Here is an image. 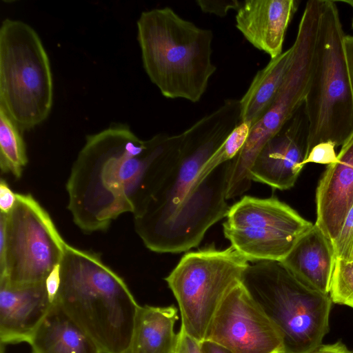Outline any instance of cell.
I'll return each instance as SVG.
<instances>
[{"label":"cell","mask_w":353,"mask_h":353,"mask_svg":"<svg viewBox=\"0 0 353 353\" xmlns=\"http://www.w3.org/2000/svg\"><path fill=\"white\" fill-rule=\"evenodd\" d=\"M202 353H232L223 346L205 340L201 343Z\"/></svg>","instance_id":"cell-32"},{"label":"cell","mask_w":353,"mask_h":353,"mask_svg":"<svg viewBox=\"0 0 353 353\" xmlns=\"http://www.w3.org/2000/svg\"><path fill=\"white\" fill-rule=\"evenodd\" d=\"M332 243L336 259L353 261V206Z\"/></svg>","instance_id":"cell-24"},{"label":"cell","mask_w":353,"mask_h":353,"mask_svg":"<svg viewBox=\"0 0 353 353\" xmlns=\"http://www.w3.org/2000/svg\"><path fill=\"white\" fill-rule=\"evenodd\" d=\"M297 8L295 0H246L236 10V27L254 48L274 59L283 52L286 30Z\"/></svg>","instance_id":"cell-16"},{"label":"cell","mask_w":353,"mask_h":353,"mask_svg":"<svg viewBox=\"0 0 353 353\" xmlns=\"http://www.w3.org/2000/svg\"><path fill=\"white\" fill-rule=\"evenodd\" d=\"M316 205L315 224L333 241L353 206V134L319 180Z\"/></svg>","instance_id":"cell-14"},{"label":"cell","mask_w":353,"mask_h":353,"mask_svg":"<svg viewBox=\"0 0 353 353\" xmlns=\"http://www.w3.org/2000/svg\"><path fill=\"white\" fill-rule=\"evenodd\" d=\"M174 353H202L201 343L181 327L177 333Z\"/></svg>","instance_id":"cell-27"},{"label":"cell","mask_w":353,"mask_h":353,"mask_svg":"<svg viewBox=\"0 0 353 353\" xmlns=\"http://www.w3.org/2000/svg\"><path fill=\"white\" fill-rule=\"evenodd\" d=\"M292 46V61L274 101L250 128L243 147L230 161L228 200L241 196L250 188L253 181L250 170L259 152L305 103L310 84L315 39L301 33Z\"/></svg>","instance_id":"cell-11"},{"label":"cell","mask_w":353,"mask_h":353,"mask_svg":"<svg viewBox=\"0 0 353 353\" xmlns=\"http://www.w3.org/2000/svg\"><path fill=\"white\" fill-rule=\"evenodd\" d=\"M225 217V237L252 263L283 261L314 225L274 196H244L230 206Z\"/></svg>","instance_id":"cell-10"},{"label":"cell","mask_w":353,"mask_h":353,"mask_svg":"<svg viewBox=\"0 0 353 353\" xmlns=\"http://www.w3.org/2000/svg\"><path fill=\"white\" fill-rule=\"evenodd\" d=\"M196 2L202 12L214 14L221 17H225L230 10H237L242 3V1L236 0H196Z\"/></svg>","instance_id":"cell-26"},{"label":"cell","mask_w":353,"mask_h":353,"mask_svg":"<svg viewBox=\"0 0 353 353\" xmlns=\"http://www.w3.org/2000/svg\"><path fill=\"white\" fill-rule=\"evenodd\" d=\"M344 37L335 1L321 0L310 84L303 105L308 123L307 154L321 142L343 145L353 134V94Z\"/></svg>","instance_id":"cell-5"},{"label":"cell","mask_w":353,"mask_h":353,"mask_svg":"<svg viewBox=\"0 0 353 353\" xmlns=\"http://www.w3.org/2000/svg\"><path fill=\"white\" fill-rule=\"evenodd\" d=\"M307 137L303 105L261 150L250 170L252 181L281 190L292 188L305 166Z\"/></svg>","instance_id":"cell-13"},{"label":"cell","mask_w":353,"mask_h":353,"mask_svg":"<svg viewBox=\"0 0 353 353\" xmlns=\"http://www.w3.org/2000/svg\"><path fill=\"white\" fill-rule=\"evenodd\" d=\"M343 50L349 80L353 94V36L345 35Z\"/></svg>","instance_id":"cell-30"},{"label":"cell","mask_w":353,"mask_h":353,"mask_svg":"<svg viewBox=\"0 0 353 353\" xmlns=\"http://www.w3.org/2000/svg\"><path fill=\"white\" fill-rule=\"evenodd\" d=\"M67 245L40 203L30 194L17 193L12 210L0 212V281L12 285L45 281Z\"/></svg>","instance_id":"cell-9"},{"label":"cell","mask_w":353,"mask_h":353,"mask_svg":"<svg viewBox=\"0 0 353 353\" xmlns=\"http://www.w3.org/2000/svg\"><path fill=\"white\" fill-rule=\"evenodd\" d=\"M248 261L231 245L186 252L164 279L179 305L181 327L201 343L221 302L243 281Z\"/></svg>","instance_id":"cell-8"},{"label":"cell","mask_w":353,"mask_h":353,"mask_svg":"<svg viewBox=\"0 0 353 353\" xmlns=\"http://www.w3.org/2000/svg\"><path fill=\"white\" fill-rule=\"evenodd\" d=\"M329 294L332 303L353 308V261L336 259Z\"/></svg>","instance_id":"cell-22"},{"label":"cell","mask_w":353,"mask_h":353,"mask_svg":"<svg viewBox=\"0 0 353 353\" xmlns=\"http://www.w3.org/2000/svg\"><path fill=\"white\" fill-rule=\"evenodd\" d=\"M178 319V309L174 305H140L128 353H174Z\"/></svg>","instance_id":"cell-19"},{"label":"cell","mask_w":353,"mask_h":353,"mask_svg":"<svg viewBox=\"0 0 353 353\" xmlns=\"http://www.w3.org/2000/svg\"><path fill=\"white\" fill-rule=\"evenodd\" d=\"M293 58L291 46L270 62L254 77L240 100L241 121L250 128L264 115L275 100Z\"/></svg>","instance_id":"cell-20"},{"label":"cell","mask_w":353,"mask_h":353,"mask_svg":"<svg viewBox=\"0 0 353 353\" xmlns=\"http://www.w3.org/2000/svg\"><path fill=\"white\" fill-rule=\"evenodd\" d=\"M336 259L332 241L314 223L281 262L304 284L329 294Z\"/></svg>","instance_id":"cell-17"},{"label":"cell","mask_w":353,"mask_h":353,"mask_svg":"<svg viewBox=\"0 0 353 353\" xmlns=\"http://www.w3.org/2000/svg\"><path fill=\"white\" fill-rule=\"evenodd\" d=\"M279 353H287V352H279Z\"/></svg>","instance_id":"cell-34"},{"label":"cell","mask_w":353,"mask_h":353,"mask_svg":"<svg viewBox=\"0 0 353 353\" xmlns=\"http://www.w3.org/2000/svg\"><path fill=\"white\" fill-rule=\"evenodd\" d=\"M137 26L143 68L161 94L199 101L216 70L212 60V31L169 7L142 12Z\"/></svg>","instance_id":"cell-4"},{"label":"cell","mask_w":353,"mask_h":353,"mask_svg":"<svg viewBox=\"0 0 353 353\" xmlns=\"http://www.w3.org/2000/svg\"><path fill=\"white\" fill-rule=\"evenodd\" d=\"M242 283L280 331L287 353H307L329 331L330 294L298 279L281 261L249 265Z\"/></svg>","instance_id":"cell-6"},{"label":"cell","mask_w":353,"mask_h":353,"mask_svg":"<svg viewBox=\"0 0 353 353\" xmlns=\"http://www.w3.org/2000/svg\"><path fill=\"white\" fill-rule=\"evenodd\" d=\"M307 353H350L347 347L341 343L334 344L320 345Z\"/></svg>","instance_id":"cell-31"},{"label":"cell","mask_w":353,"mask_h":353,"mask_svg":"<svg viewBox=\"0 0 353 353\" xmlns=\"http://www.w3.org/2000/svg\"><path fill=\"white\" fill-rule=\"evenodd\" d=\"M205 340L219 344L232 353L285 352L280 331L242 282L234 287L221 302Z\"/></svg>","instance_id":"cell-12"},{"label":"cell","mask_w":353,"mask_h":353,"mask_svg":"<svg viewBox=\"0 0 353 353\" xmlns=\"http://www.w3.org/2000/svg\"><path fill=\"white\" fill-rule=\"evenodd\" d=\"M23 131L0 107V168L1 173L20 179L28 163Z\"/></svg>","instance_id":"cell-21"},{"label":"cell","mask_w":353,"mask_h":353,"mask_svg":"<svg viewBox=\"0 0 353 353\" xmlns=\"http://www.w3.org/2000/svg\"><path fill=\"white\" fill-rule=\"evenodd\" d=\"M182 138L161 132L142 140L119 122L87 135L66 183L75 225L105 231L120 215L142 212L174 167Z\"/></svg>","instance_id":"cell-1"},{"label":"cell","mask_w":353,"mask_h":353,"mask_svg":"<svg viewBox=\"0 0 353 353\" xmlns=\"http://www.w3.org/2000/svg\"><path fill=\"white\" fill-rule=\"evenodd\" d=\"M335 148L336 145L330 141L321 142L315 145L308 152L303 165L314 163L329 165L334 163L336 161L338 155Z\"/></svg>","instance_id":"cell-25"},{"label":"cell","mask_w":353,"mask_h":353,"mask_svg":"<svg viewBox=\"0 0 353 353\" xmlns=\"http://www.w3.org/2000/svg\"><path fill=\"white\" fill-rule=\"evenodd\" d=\"M239 99H228L182 132L176 163L148 205L134 216L145 246L157 253L197 247L208 229L225 217L230 162L198 182L205 163L240 123Z\"/></svg>","instance_id":"cell-2"},{"label":"cell","mask_w":353,"mask_h":353,"mask_svg":"<svg viewBox=\"0 0 353 353\" xmlns=\"http://www.w3.org/2000/svg\"><path fill=\"white\" fill-rule=\"evenodd\" d=\"M250 131V127L248 124L241 123L238 125L208 160L201 174L206 176L218 165L233 159L243 147Z\"/></svg>","instance_id":"cell-23"},{"label":"cell","mask_w":353,"mask_h":353,"mask_svg":"<svg viewBox=\"0 0 353 353\" xmlns=\"http://www.w3.org/2000/svg\"><path fill=\"white\" fill-rule=\"evenodd\" d=\"M53 102L50 60L29 24L5 19L0 27V107L23 131L48 117Z\"/></svg>","instance_id":"cell-7"},{"label":"cell","mask_w":353,"mask_h":353,"mask_svg":"<svg viewBox=\"0 0 353 353\" xmlns=\"http://www.w3.org/2000/svg\"><path fill=\"white\" fill-rule=\"evenodd\" d=\"M344 2L349 3L353 8V1H345ZM352 28H353V20H352Z\"/></svg>","instance_id":"cell-33"},{"label":"cell","mask_w":353,"mask_h":353,"mask_svg":"<svg viewBox=\"0 0 353 353\" xmlns=\"http://www.w3.org/2000/svg\"><path fill=\"white\" fill-rule=\"evenodd\" d=\"M28 343L32 353H101L56 301Z\"/></svg>","instance_id":"cell-18"},{"label":"cell","mask_w":353,"mask_h":353,"mask_svg":"<svg viewBox=\"0 0 353 353\" xmlns=\"http://www.w3.org/2000/svg\"><path fill=\"white\" fill-rule=\"evenodd\" d=\"M52 303L45 281L20 285L0 281L1 344L29 343Z\"/></svg>","instance_id":"cell-15"},{"label":"cell","mask_w":353,"mask_h":353,"mask_svg":"<svg viewBox=\"0 0 353 353\" xmlns=\"http://www.w3.org/2000/svg\"><path fill=\"white\" fill-rule=\"evenodd\" d=\"M45 283L49 299L52 303H54L61 283V262L57 264L51 270Z\"/></svg>","instance_id":"cell-29"},{"label":"cell","mask_w":353,"mask_h":353,"mask_svg":"<svg viewBox=\"0 0 353 353\" xmlns=\"http://www.w3.org/2000/svg\"><path fill=\"white\" fill-rule=\"evenodd\" d=\"M101 353H128L139 305L98 253L67 245L55 301Z\"/></svg>","instance_id":"cell-3"},{"label":"cell","mask_w":353,"mask_h":353,"mask_svg":"<svg viewBox=\"0 0 353 353\" xmlns=\"http://www.w3.org/2000/svg\"><path fill=\"white\" fill-rule=\"evenodd\" d=\"M17 201V193L10 188L3 179L0 181V212L8 214L14 208Z\"/></svg>","instance_id":"cell-28"}]
</instances>
